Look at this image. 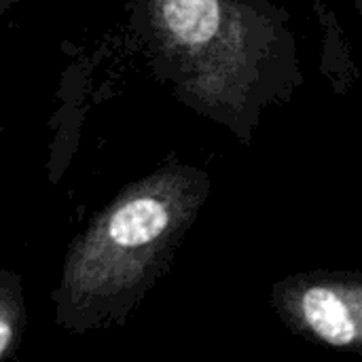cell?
<instances>
[{
  "label": "cell",
  "mask_w": 362,
  "mask_h": 362,
  "mask_svg": "<svg viewBox=\"0 0 362 362\" xmlns=\"http://www.w3.org/2000/svg\"><path fill=\"white\" fill-rule=\"evenodd\" d=\"M25 329V303L17 274L0 269V358L13 354Z\"/></svg>",
  "instance_id": "cell-4"
},
{
  "label": "cell",
  "mask_w": 362,
  "mask_h": 362,
  "mask_svg": "<svg viewBox=\"0 0 362 362\" xmlns=\"http://www.w3.org/2000/svg\"><path fill=\"white\" fill-rule=\"evenodd\" d=\"M272 303L284 325L308 341L362 354V274L288 276L274 284Z\"/></svg>",
  "instance_id": "cell-3"
},
{
  "label": "cell",
  "mask_w": 362,
  "mask_h": 362,
  "mask_svg": "<svg viewBox=\"0 0 362 362\" xmlns=\"http://www.w3.org/2000/svg\"><path fill=\"white\" fill-rule=\"evenodd\" d=\"M210 195V176L168 163L127 185L72 242L53 295L57 322L76 333L121 325L170 267Z\"/></svg>",
  "instance_id": "cell-2"
},
{
  "label": "cell",
  "mask_w": 362,
  "mask_h": 362,
  "mask_svg": "<svg viewBox=\"0 0 362 362\" xmlns=\"http://www.w3.org/2000/svg\"><path fill=\"white\" fill-rule=\"evenodd\" d=\"M132 25L178 100L250 140L261 112L301 81L276 0H129Z\"/></svg>",
  "instance_id": "cell-1"
},
{
  "label": "cell",
  "mask_w": 362,
  "mask_h": 362,
  "mask_svg": "<svg viewBox=\"0 0 362 362\" xmlns=\"http://www.w3.org/2000/svg\"><path fill=\"white\" fill-rule=\"evenodd\" d=\"M15 2H17V0H0V13H4V11H6L8 6H13Z\"/></svg>",
  "instance_id": "cell-5"
},
{
  "label": "cell",
  "mask_w": 362,
  "mask_h": 362,
  "mask_svg": "<svg viewBox=\"0 0 362 362\" xmlns=\"http://www.w3.org/2000/svg\"><path fill=\"white\" fill-rule=\"evenodd\" d=\"M356 4H358V8H362V0H354Z\"/></svg>",
  "instance_id": "cell-6"
}]
</instances>
